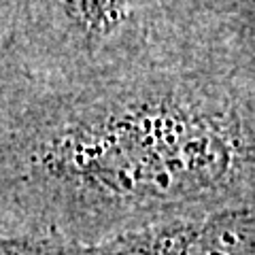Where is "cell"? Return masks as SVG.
<instances>
[{
    "mask_svg": "<svg viewBox=\"0 0 255 255\" xmlns=\"http://www.w3.org/2000/svg\"><path fill=\"white\" fill-rule=\"evenodd\" d=\"M0 255H255V204L157 221L96 243L0 238Z\"/></svg>",
    "mask_w": 255,
    "mask_h": 255,
    "instance_id": "3",
    "label": "cell"
},
{
    "mask_svg": "<svg viewBox=\"0 0 255 255\" xmlns=\"http://www.w3.org/2000/svg\"><path fill=\"white\" fill-rule=\"evenodd\" d=\"M164 36L189 55L255 68V0H149Z\"/></svg>",
    "mask_w": 255,
    "mask_h": 255,
    "instance_id": "4",
    "label": "cell"
},
{
    "mask_svg": "<svg viewBox=\"0 0 255 255\" xmlns=\"http://www.w3.org/2000/svg\"><path fill=\"white\" fill-rule=\"evenodd\" d=\"M4 4L0 90H62L149 60L187 55L168 43L149 0H4Z\"/></svg>",
    "mask_w": 255,
    "mask_h": 255,
    "instance_id": "2",
    "label": "cell"
},
{
    "mask_svg": "<svg viewBox=\"0 0 255 255\" xmlns=\"http://www.w3.org/2000/svg\"><path fill=\"white\" fill-rule=\"evenodd\" d=\"M255 204V68L168 55L0 90V238L96 243Z\"/></svg>",
    "mask_w": 255,
    "mask_h": 255,
    "instance_id": "1",
    "label": "cell"
}]
</instances>
